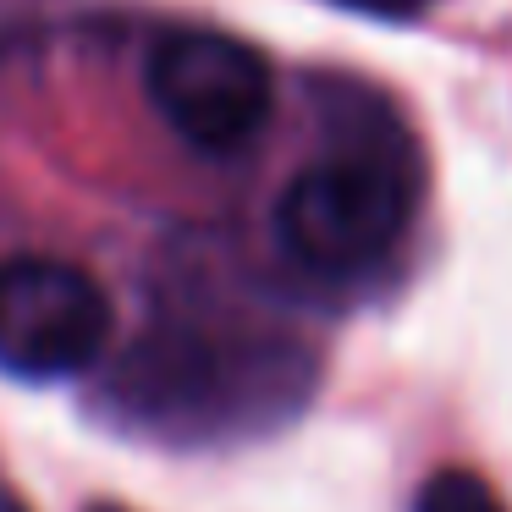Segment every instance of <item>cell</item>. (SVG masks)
<instances>
[{
	"mask_svg": "<svg viewBox=\"0 0 512 512\" xmlns=\"http://www.w3.org/2000/svg\"><path fill=\"white\" fill-rule=\"evenodd\" d=\"M111 298L56 254L0 259V369L17 380L83 375L111 342Z\"/></svg>",
	"mask_w": 512,
	"mask_h": 512,
	"instance_id": "cell-3",
	"label": "cell"
},
{
	"mask_svg": "<svg viewBox=\"0 0 512 512\" xmlns=\"http://www.w3.org/2000/svg\"><path fill=\"white\" fill-rule=\"evenodd\" d=\"M83 512H127V507H116V501H89Z\"/></svg>",
	"mask_w": 512,
	"mask_h": 512,
	"instance_id": "cell-6",
	"label": "cell"
},
{
	"mask_svg": "<svg viewBox=\"0 0 512 512\" xmlns=\"http://www.w3.org/2000/svg\"><path fill=\"white\" fill-rule=\"evenodd\" d=\"M331 6H347V12L364 17H391V23H408V17H424L430 0H331Z\"/></svg>",
	"mask_w": 512,
	"mask_h": 512,
	"instance_id": "cell-5",
	"label": "cell"
},
{
	"mask_svg": "<svg viewBox=\"0 0 512 512\" xmlns=\"http://www.w3.org/2000/svg\"><path fill=\"white\" fill-rule=\"evenodd\" d=\"M0 512H23V507H17V501H6V507H0Z\"/></svg>",
	"mask_w": 512,
	"mask_h": 512,
	"instance_id": "cell-7",
	"label": "cell"
},
{
	"mask_svg": "<svg viewBox=\"0 0 512 512\" xmlns=\"http://www.w3.org/2000/svg\"><path fill=\"white\" fill-rule=\"evenodd\" d=\"M149 100L199 155H237L259 138L276 105L270 61L215 28H166L149 50Z\"/></svg>",
	"mask_w": 512,
	"mask_h": 512,
	"instance_id": "cell-2",
	"label": "cell"
},
{
	"mask_svg": "<svg viewBox=\"0 0 512 512\" xmlns=\"http://www.w3.org/2000/svg\"><path fill=\"white\" fill-rule=\"evenodd\" d=\"M413 182L397 144H342L303 166L276 199V243L314 276H358L397 248Z\"/></svg>",
	"mask_w": 512,
	"mask_h": 512,
	"instance_id": "cell-1",
	"label": "cell"
},
{
	"mask_svg": "<svg viewBox=\"0 0 512 512\" xmlns=\"http://www.w3.org/2000/svg\"><path fill=\"white\" fill-rule=\"evenodd\" d=\"M413 512H507V507L474 468H441V474L424 479Z\"/></svg>",
	"mask_w": 512,
	"mask_h": 512,
	"instance_id": "cell-4",
	"label": "cell"
}]
</instances>
